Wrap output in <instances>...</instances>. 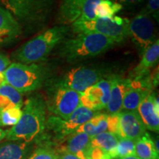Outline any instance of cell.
I'll use <instances>...</instances> for the list:
<instances>
[{"label": "cell", "instance_id": "cell-32", "mask_svg": "<svg viewBox=\"0 0 159 159\" xmlns=\"http://www.w3.org/2000/svg\"><path fill=\"white\" fill-rule=\"evenodd\" d=\"M57 159H80L75 155L70 153H63L57 155Z\"/></svg>", "mask_w": 159, "mask_h": 159}, {"label": "cell", "instance_id": "cell-8", "mask_svg": "<svg viewBox=\"0 0 159 159\" xmlns=\"http://www.w3.org/2000/svg\"><path fill=\"white\" fill-rule=\"evenodd\" d=\"M155 21L153 18L144 10L130 20L129 36L142 55L156 41Z\"/></svg>", "mask_w": 159, "mask_h": 159}, {"label": "cell", "instance_id": "cell-4", "mask_svg": "<svg viewBox=\"0 0 159 159\" xmlns=\"http://www.w3.org/2000/svg\"><path fill=\"white\" fill-rule=\"evenodd\" d=\"M49 69L44 64L11 63L4 71L5 81L20 93L34 91L49 80Z\"/></svg>", "mask_w": 159, "mask_h": 159}, {"label": "cell", "instance_id": "cell-14", "mask_svg": "<svg viewBox=\"0 0 159 159\" xmlns=\"http://www.w3.org/2000/svg\"><path fill=\"white\" fill-rule=\"evenodd\" d=\"M64 141L56 147V154L70 153L75 155L80 159H86L91 147V137L85 133H73L66 136Z\"/></svg>", "mask_w": 159, "mask_h": 159}, {"label": "cell", "instance_id": "cell-7", "mask_svg": "<svg viewBox=\"0 0 159 159\" xmlns=\"http://www.w3.org/2000/svg\"><path fill=\"white\" fill-rule=\"evenodd\" d=\"M47 85L48 109L55 116L66 120L80 105L81 94L66 87L57 78L48 80Z\"/></svg>", "mask_w": 159, "mask_h": 159}, {"label": "cell", "instance_id": "cell-2", "mask_svg": "<svg viewBox=\"0 0 159 159\" xmlns=\"http://www.w3.org/2000/svg\"><path fill=\"white\" fill-rule=\"evenodd\" d=\"M69 27L66 25L55 26L24 43L13 54L19 63L33 64L44 61L57 45L66 39Z\"/></svg>", "mask_w": 159, "mask_h": 159}, {"label": "cell", "instance_id": "cell-5", "mask_svg": "<svg viewBox=\"0 0 159 159\" xmlns=\"http://www.w3.org/2000/svg\"><path fill=\"white\" fill-rule=\"evenodd\" d=\"M0 7L10 12L20 25H44L54 7V0H0Z\"/></svg>", "mask_w": 159, "mask_h": 159}, {"label": "cell", "instance_id": "cell-15", "mask_svg": "<svg viewBox=\"0 0 159 159\" xmlns=\"http://www.w3.org/2000/svg\"><path fill=\"white\" fill-rule=\"evenodd\" d=\"M137 111L146 129L158 133L159 130V104L158 98L155 93H151L140 103Z\"/></svg>", "mask_w": 159, "mask_h": 159}, {"label": "cell", "instance_id": "cell-19", "mask_svg": "<svg viewBox=\"0 0 159 159\" xmlns=\"http://www.w3.org/2000/svg\"><path fill=\"white\" fill-rule=\"evenodd\" d=\"M30 143L11 141L0 144V159H26Z\"/></svg>", "mask_w": 159, "mask_h": 159}, {"label": "cell", "instance_id": "cell-20", "mask_svg": "<svg viewBox=\"0 0 159 159\" xmlns=\"http://www.w3.org/2000/svg\"><path fill=\"white\" fill-rule=\"evenodd\" d=\"M108 114L99 112L90 120L80 126L75 133H85L93 138L103 132H108Z\"/></svg>", "mask_w": 159, "mask_h": 159}, {"label": "cell", "instance_id": "cell-16", "mask_svg": "<svg viewBox=\"0 0 159 159\" xmlns=\"http://www.w3.org/2000/svg\"><path fill=\"white\" fill-rule=\"evenodd\" d=\"M22 33L21 25L10 12L0 7V46L14 42Z\"/></svg>", "mask_w": 159, "mask_h": 159}, {"label": "cell", "instance_id": "cell-3", "mask_svg": "<svg viewBox=\"0 0 159 159\" xmlns=\"http://www.w3.org/2000/svg\"><path fill=\"white\" fill-rule=\"evenodd\" d=\"M113 40L95 33H79L61 43L60 57L67 62H75L102 54L115 45Z\"/></svg>", "mask_w": 159, "mask_h": 159}, {"label": "cell", "instance_id": "cell-10", "mask_svg": "<svg viewBox=\"0 0 159 159\" xmlns=\"http://www.w3.org/2000/svg\"><path fill=\"white\" fill-rule=\"evenodd\" d=\"M99 112V111H92L80 105L66 120L53 116L49 117L46 124L48 125L49 128L52 129L59 136L63 138L75 133L80 126L90 120Z\"/></svg>", "mask_w": 159, "mask_h": 159}, {"label": "cell", "instance_id": "cell-25", "mask_svg": "<svg viewBox=\"0 0 159 159\" xmlns=\"http://www.w3.org/2000/svg\"><path fill=\"white\" fill-rule=\"evenodd\" d=\"M22 114V110L19 107H14L0 111L1 126H14L19 121Z\"/></svg>", "mask_w": 159, "mask_h": 159}, {"label": "cell", "instance_id": "cell-21", "mask_svg": "<svg viewBox=\"0 0 159 159\" xmlns=\"http://www.w3.org/2000/svg\"><path fill=\"white\" fill-rule=\"evenodd\" d=\"M135 154L139 159H159L158 151L148 133L136 141Z\"/></svg>", "mask_w": 159, "mask_h": 159}, {"label": "cell", "instance_id": "cell-33", "mask_svg": "<svg viewBox=\"0 0 159 159\" xmlns=\"http://www.w3.org/2000/svg\"><path fill=\"white\" fill-rule=\"evenodd\" d=\"M7 130H2V128H0V142L4 139H5L6 135H7Z\"/></svg>", "mask_w": 159, "mask_h": 159}, {"label": "cell", "instance_id": "cell-23", "mask_svg": "<svg viewBox=\"0 0 159 159\" xmlns=\"http://www.w3.org/2000/svg\"><path fill=\"white\" fill-rule=\"evenodd\" d=\"M123 8L120 4L111 0H101L95 9L97 18H112Z\"/></svg>", "mask_w": 159, "mask_h": 159}, {"label": "cell", "instance_id": "cell-29", "mask_svg": "<svg viewBox=\"0 0 159 159\" xmlns=\"http://www.w3.org/2000/svg\"><path fill=\"white\" fill-rule=\"evenodd\" d=\"M111 1L120 4L122 7L125 6V7H133L142 4L144 0H111Z\"/></svg>", "mask_w": 159, "mask_h": 159}, {"label": "cell", "instance_id": "cell-18", "mask_svg": "<svg viewBox=\"0 0 159 159\" xmlns=\"http://www.w3.org/2000/svg\"><path fill=\"white\" fill-rule=\"evenodd\" d=\"M129 79L119 76L112 77L110 97L106 109L110 114H118L122 111L124 97L128 89Z\"/></svg>", "mask_w": 159, "mask_h": 159}, {"label": "cell", "instance_id": "cell-35", "mask_svg": "<svg viewBox=\"0 0 159 159\" xmlns=\"http://www.w3.org/2000/svg\"><path fill=\"white\" fill-rule=\"evenodd\" d=\"M4 82H5V75H4V72H1L0 71V85Z\"/></svg>", "mask_w": 159, "mask_h": 159}, {"label": "cell", "instance_id": "cell-27", "mask_svg": "<svg viewBox=\"0 0 159 159\" xmlns=\"http://www.w3.org/2000/svg\"><path fill=\"white\" fill-rule=\"evenodd\" d=\"M57 155L54 151L46 148H39L27 159H57Z\"/></svg>", "mask_w": 159, "mask_h": 159}, {"label": "cell", "instance_id": "cell-17", "mask_svg": "<svg viewBox=\"0 0 159 159\" xmlns=\"http://www.w3.org/2000/svg\"><path fill=\"white\" fill-rule=\"evenodd\" d=\"M159 59V41L156 40L142 54L139 64L130 72V80H138L150 74L151 69L158 64Z\"/></svg>", "mask_w": 159, "mask_h": 159}, {"label": "cell", "instance_id": "cell-26", "mask_svg": "<svg viewBox=\"0 0 159 159\" xmlns=\"http://www.w3.org/2000/svg\"><path fill=\"white\" fill-rule=\"evenodd\" d=\"M0 95L8 98L16 106L21 108L23 105V99L21 93L6 81L0 85Z\"/></svg>", "mask_w": 159, "mask_h": 159}, {"label": "cell", "instance_id": "cell-11", "mask_svg": "<svg viewBox=\"0 0 159 159\" xmlns=\"http://www.w3.org/2000/svg\"><path fill=\"white\" fill-rule=\"evenodd\" d=\"M104 77L100 70L91 67L79 66L69 71L64 76L57 78L61 84L77 92H83Z\"/></svg>", "mask_w": 159, "mask_h": 159}, {"label": "cell", "instance_id": "cell-9", "mask_svg": "<svg viewBox=\"0 0 159 159\" xmlns=\"http://www.w3.org/2000/svg\"><path fill=\"white\" fill-rule=\"evenodd\" d=\"M101 0H61L59 19L63 25L96 19L95 9Z\"/></svg>", "mask_w": 159, "mask_h": 159}, {"label": "cell", "instance_id": "cell-1", "mask_svg": "<svg viewBox=\"0 0 159 159\" xmlns=\"http://www.w3.org/2000/svg\"><path fill=\"white\" fill-rule=\"evenodd\" d=\"M45 100L40 95L26 100L22 114L18 123L7 130V141H19L30 143L39 136L46 127Z\"/></svg>", "mask_w": 159, "mask_h": 159}, {"label": "cell", "instance_id": "cell-36", "mask_svg": "<svg viewBox=\"0 0 159 159\" xmlns=\"http://www.w3.org/2000/svg\"><path fill=\"white\" fill-rule=\"evenodd\" d=\"M0 126H1V125H0Z\"/></svg>", "mask_w": 159, "mask_h": 159}, {"label": "cell", "instance_id": "cell-6", "mask_svg": "<svg viewBox=\"0 0 159 159\" xmlns=\"http://www.w3.org/2000/svg\"><path fill=\"white\" fill-rule=\"evenodd\" d=\"M130 20L114 16L112 18H96L93 20H83L73 23L75 33H95L102 35L114 41L122 42L129 37Z\"/></svg>", "mask_w": 159, "mask_h": 159}, {"label": "cell", "instance_id": "cell-28", "mask_svg": "<svg viewBox=\"0 0 159 159\" xmlns=\"http://www.w3.org/2000/svg\"><path fill=\"white\" fill-rule=\"evenodd\" d=\"M144 11L153 18L155 21H158L159 0H148Z\"/></svg>", "mask_w": 159, "mask_h": 159}, {"label": "cell", "instance_id": "cell-34", "mask_svg": "<svg viewBox=\"0 0 159 159\" xmlns=\"http://www.w3.org/2000/svg\"><path fill=\"white\" fill-rule=\"evenodd\" d=\"M119 159H139V158L137 157L136 154H134V155H131V156H126V157H125V158H119Z\"/></svg>", "mask_w": 159, "mask_h": 159}, {"label": "cell", "instance_id": "cell-24", "mask_svg": "<svg viewBox=\"0 0 159 159\" xmlns=\"http://www.w3.org/2000/svg\"><path fill=\"white\" fill-rule=\"evenodd\" d=\"M136 141L122 138L119 139L118 144L114 151V159H119L135 154Z\"/></svg>", "mask_w": 159, "mask_h": 159}, {"label": "cell", "instance_id": "cell-30", "mask_svg": "<svg viewBox=\"0 0 159 159\" xmlns=\"http://www.w3.org/2000/svg\"><path fill=\"white\" fill-rule=\"evenodd\" d=\"M17 107L11 102L8 98L4 97L2 95H0V111L7 110V109Z\"/></svg>", "mask_w": 159, "mask_h": 159}, {"label": "cell", "instance_id": "cell-12", "mask_svg": "<svg viewBox=\"0 0 159 159\" xmlns=\"http://www.w3.org/2000/svg\"><path fill=\"white\" fill-rule=\"evenodd\" d=\"M112 77L101 79L80 94V105L94 111L106 108L110 97Z\"/></svg>", "mask_w": 159, "mask_h": 159}, {"label": "cell", "instance_id": "cell-22", "mask_svg": "<svg viewBox=\"0 0 159 159\" xmlns=\"http://www.w3.org/2000/svg\"><path fill=\"white\" fill-rule=\"evenodd\" d=\"M119 138L110 132H103L91 138V145L110 153L114 159V151L118 144Z\"/></svg>", "mask_w": 159, "mask_h": 159}, {"label": "cell", "instance_id": "cell-13", "mask_svg": "<svg viewBox=\"0 0 159 159\" xmlns=\"http://www.w3.org/2000/svg\"><path fill=\"white\" fill-rule=\"evenodd\" d=\"M146 133V128L137 111H124L119 113V128L117 136L137 141Z\"/></svg>", "mask_w": 159, "mask_h": 159}, {"label": "cell", "instance_id": "cell-31", "mask_svg": "<svg viewBox=\"0 0 159 159\" xmlns=\"http://www.w3.org/2000/svg\"><path fill=\"white\" fill-rule=\"evenodd\" d=\"M11 64V61L6 55L0 52V71L4 72Z\"/></svg>", "mask_w": 159, "mask_h": 159}]
</instances>
